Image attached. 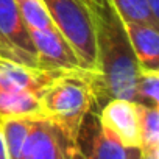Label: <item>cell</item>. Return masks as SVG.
<instances>
[{
	"instance_id": "9c48e42d",
	"label": "cell",
	"mask_w": 159,
	"mask_h": 159,
	"mask_svg": "<svg viewBox=\"0 0 159 159\" xmlns=\"http://www.w3.org/2000/svg\"><path fill=\"white\" fill-rule=\"evenodd\" d=\"M139 69L159 70L157 27L142 22H123Z\"/></svg>"
},
{
	"instance_id": "e0dca14e",
	"label": "cell",
	"mask_w": 159,
	"mask_h": 159,
	"mask_svg": "<svg viewBox=\"0 0 159 159\" xmlns=\"http://www.w3.org/2000/svg\"><path fill=\"white\" fill-rule=\"evenodd\" d=\"M147 3H148L150 10L153 11V14L159 19V0H147Z\"/></svg>"
},
{
	"instance_id": "9a60e30c",
	"label": "cell",
	"mask_w": 159,
	"mask_h": 159,
	"mask_svg": "<svg viewBox=\"0 0 159 159\" xmlns=\"http://www.w3.org/2000/svg\"><path fill=\"white\" fill-rule=\"evenodd\" d=\"M137 103L145 106L159 105V72L150 69H139L137 76Z\"/></svg>"
},
{
	"instance_id": "277c9868",
	"label": "cell",
	"mask_w": 159,
	"mask_h": 159,
	"mask_svg": "<svg viewBox=\"0 0 159 159\" xmlns=\"http://www.w3.org/2000/svg\"><path fill=\"white\" fill-rule=\"evenodd\" d=\"M139 147L119 142L100 122L98 112L91 109L81 120L73 139L72 159H140Z\"/></svg>"
},
{
	"instance_id": "7c38bea8",
	"label": "cell",
	"mask_w": 159,
	"mask_h": 159,
	"mask_svg": "<svg viewBox=\"0 0 159 159\" xmlns=\"http://www.w3.org/2000/svg\"><path fill=\"white\" fill-rule=\"evenodd\" d=\"M140 116V150H159V111L156 106H145L139 103Z\"/></svg>"
},
{
	"instance_id": "7a4b0ae2",
	"label": "cell",
	"mask_w": 159,
	"mask_h": 159,
	"mask_svg": "<svg viewBox=\"0 0 159 159\" xmlns=\"http://www.w3.org/2000/svg\"><path fill=\"white\" fill-rule=\"evenodd\" d=\"M100 95V73L76 69L59 72L41 95L42 116L62 126L73 139L83 117L97 111Z\"/></svg>"
},
{
	"instance_id": "5b68a950",
	"label": "cell",
	"mask_w": 159,
	"mask_h": 159,
	"mask_svg": "<svg viewBox=\"0 0 159 159\" xmlns=\"http://www.w3.org/2000/svg\"><path fill=\"white\" fill-rule=\"evenodd\" d=\"M0 56L38 69V56L30 28L22 19L14 0H0Z\"/></svg>"
},
{
	"instance_id": "d6986e66",
	"label": "cell",
	"mask_w": 159,
	"mask_h": 159,
	"mask_svg": "<svg viewBox=\"0 0 159 159\" xmlns=\"http://www.w3.org/2000/svg\"><path fill=\"white\" fill-rule=\"evenodd\" d=\"M84 2H86V3H88V5H89V3H91V2H94V0H84Z\"/></svg>"
},
{
	"instance_id": "52a82bcc",
	"label": "cell",
	"mask_w": 159,
	"mask_h": 159,
	"mask_svg": "<svg viewBox=\"0 0 159 159\" xmlns=\"http://www.w3.org/2000/svg\"><path fill=\"white\" fill-rule=\"evenodd\" d=\"M30 34L33 45L36 48L38 69L52 70V72L84 69L80 62L76 53L70 47V44L56 30V27L45 30L30 28Z\"/></svg>"
},
{
	"instance_id": "30bf717a",
	"label": "cell",
	"mask_w": 159,
	"mask_h": 159,
	"mask_svg": "<svg viewBox=\"0 0 159 159\" xmlns=\"http://www.w3.org/2000/svg\"><path fill=\"white\" fill-rule=\"evenodd\" d=\"M17 117H42L41 95L0 88V120Z\"/></svg>"
},
{
	"instance_id": "ba28073f",
	"label": "cell",
	"mask_w": 159,
	"mask_h": 159,
	"mask_svg": "<svg viewBox=\"0 0 159 159\" xmlns=\"http://www.w3.org/2000/svg\"><path fill=\"white\" fill-rule=\"evenodd\" d=\"M102 125L123 145L140 148L139 103L125 98H111L98 111Z\"/></svg>"
},
{
	"instance_id": "ac0fdd59",
	"label": "cell",
	"mask_w": 159,
	"mask_h": 159,
	"mask_svg": "<svg viewBox=\"0 0 159 159\" xmlns=\"http://www.w3.org/2000/svg\"><path fill=\"white\" fill-rule=\"evenodd\" d=\"M140 159H159V150H151V151H143Z\"/></svg>"
},
{
	"instance_id": "5bb4252c",
	"label": "cell",
	"mask_w": 159,
	"mask_h": 159,
	"mask_svg": "<svg viewBox=\"0 0 159 159\" xmlns=\"http://www.w3.org/2000/svg\"><path fill=\"white\" fill-rule=\"evenodd\" d=\"M14 3L28 28L45 30L55 27L44 0H14Z\"/></svg>"
},
{
	"instance_id": "8fae6325",
	"label": "cell",
	"mask_w": 159,
	"mask_h": 159,
	"mask_svg": "<svg viewBox=\"0 0 159 159\" xmlns=\"http://www.w3.org/2000/svg\"><path fill=\"white\" fill-rule=\"evenodd\" d=\"M33 119L34 117H17V119L0 120V128H2V134H3V140L10 159H22L24 145Z\"/></svg>"
},
{
	"instance_id": "4fadbf2b",
	"label": "cell",
	"mask_w": 159,
	"mask_h": 159,
	"mask_svg": "<svg viewBox=\"0 0 159 159\" xmlns=\"http://www.w3.org/2000/svg\"><path fill=\"white\" fill-rule=\"evenodd\" d=\"M123 22H142L148 25H159V19L150 10L147 0H111Z\"/></svg>"
},
{
	"instance_id": "3957f363",
	"label": "cell",
	"mask_w": 159,
	"mask_h": 159,
	"mask_svg": "<svg viewBox=\"0 0 159 159\" xmlns=\"http://www.w3.org/2000/svg\"><path fill=\"white\" fill-rule=\"evenodd\" d=\"M56 30L66 38L81 66L98 72L95 30L89 5L84 0H44Z\"/></svg>"
},
{
	"instance_id": "8992f818",
	"label": "cell",
	"mask_w": 159,
	"mask_h": 159,
	"mask_svg": "<svg viewBox=\"0 0 159 159\" xmlns=\"http://www.w3.org/2000/svg\"><path fill=\"white\" fill-rule=\"evenodd\" d=\"M73 137L56 122L34 117L24 145L22 159H72Z\"/></svg>"
},
{
	"instance_id": "2e32d148",
	"label": "cell",
	"mask_w": 159,
	"mask_h": 159,
	"mask_svg": "<svg viewBox=\"0 0 159 159\" xmlns=\"http://www.w3.org/2000/svg\"><path fill=\"white\" fill-rule=\"evenodd\" d=\"M0 159H10L8 151H7V145L3 140V134H2V128H0Z\"/></svg>"
},
{
	"instance_id": "6da1fadb",
	"label": "cell",
	"mask_w": 159,
	"mask_h": 159,
	"mask_svg": "<svg viewBox=\"0 0 159 159\" xmlns=\"http://www.w3.org/2000/svg\"><path fill=\"white\" fill-rule=\"evenodd\" d=\"M97 44L100 73V95L97 111L111 98L137 102L139 64L131 48L125 24L111 0H94L89 3Z\"/></svg>"
}]
</instances>
